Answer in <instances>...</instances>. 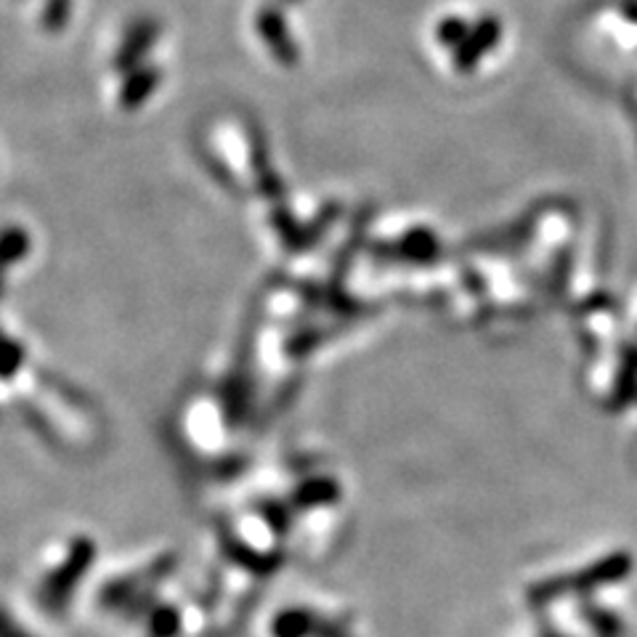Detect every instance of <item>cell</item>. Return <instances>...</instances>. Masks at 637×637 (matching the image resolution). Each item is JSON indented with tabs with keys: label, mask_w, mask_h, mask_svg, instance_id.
Returning <instances> with one entry per match:
<instances>
[{
	"label": "cell",
	"mask_w": 637,
	"mask_h": 637,
	"mask_svg": "<svg viewBox=\"0 0 637 637\" xmlns=\"http://www.w3.org/2000/svg\"><path fill=\"white\" fill-rule=\"evenodd\" d=\"M499 38V24L497 20H484L475 27V33H473V38H470V43L465 40V51L460 54V61H475L481 57V54L488 51V48L494 46Z\"/></svg>",
	"instance_id": "1"
}]
</instances>
